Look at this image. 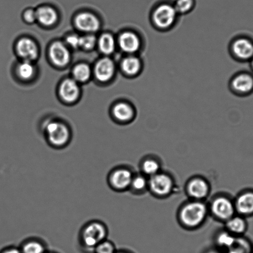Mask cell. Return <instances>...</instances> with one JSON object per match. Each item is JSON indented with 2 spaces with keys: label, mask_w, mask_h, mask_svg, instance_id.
Returning <instances> with one entry per match:
<instances>
[{
  "label": "cell",
  "mask_w": 253,
  "mask_h": 253,
  "mask_svg": "<svg viewBox=\"0 0 253 253\" xmlns=\"http://www.w3.org/2000/svg\"><path fill=\"white\" fill-rule=\"evenodd\" d=\"M109 230L102 220H89L81 227L78 237L79 249L83 253H93L101 242L108 239Z\"/></svg>",
  "instance_id": "6da1fadb"
},
{
  "label": "cell",
  "mask_w": 253,
  "mask_h": 253,
  "mask_svg": "<svg viewBox=\"0 0 253 253\" xmlns=\"http://www.w3.org/2000/svg\"><path fill=\"white\" fill-rule=\"evenodd\" d=\"M43 131L47 145L54 150H63L71 144V131L63 123L48 121L44 126Z\"/></svg>",
  "instance_id": "7a4b0ae2"
},
{
  "label": "cell",
  "mask_w": 253,
  "mask_h": 253,
  "mask_svg": "<svg viewBox=\"0 0 253 253\" xmlns=\"http://www.w3.org/2000/svg\"><path fill=\"white\" fill-rule=\"evenodd\" d=\"M207 214V208L202 201L195 200L186 203L181 208L179 218L185 227L195 229L204 222Z\"/></svg>",
  "instance_id": "3957f363"
},
{
  "label": "cell",
  "mask_w": 253,
  "mask_h": 253,
  "mask_svg": "<svg viewBox=\"0 0 253 253\" xmlns=\"http://www.w3.org/2000/svg\"><path fill=\"white\" fill-rule=\"evenodd\" d=\"M133 177L130 169L125 166H117L108 172L106 183L111 190L116 192H123L130 189Z\"/></svg>",
  "instance_id": "277c9868"
},
{
  "label": "cell",
  "mask_w": 253,
  "mask_h": 253,
  "mask_svg": "<svg viewBox=\"0 0 253 253\" xmlns=\"http://www.w3.org/2000/svg\"><path fill=\"white\" fill-rule=\"evenodd\" d=\"M178 12L173 4L162 2L155 7L152 12V21L160 29H167L174 24Z\"/></svg>",
  "instance_id": "5b68a950"
},
{
  "label": "cell",
  "mask_w": 253,
  "mask_h": 253,
  "mask_svg": "<svg viewBox=\"0 0 253 253\" xmlns=\"http://www.w3.org/2000/svg\"><path fill=\"white\" fill-rule=\"evenodd\" d=\"M148 187L157 197H167L172 192L174 182L169 175L160 172L150 177Z\"/></svg>",
  "instance_id": "8992f818"
},
{
  "label": "cell",
  "mask_w": 253,
  "mask_h": 253,
  "mask_svg": "<svg viewBox=\"0 0 253 253\" xmlns=\"http://www.w3.org/2000/svg\"><path fill=\"white\" fill-rule=\"evenodd\" d=\"M210 211L215 217L225 221L234 216L236 212L234 203L225 197L214 198L210 205Z\"/></svg>",
  "instance_id": "52a82bcc"
},
{
  "label": "cell",
  "mask_w": 253,
  "mask_h": 253,
  "mask_svg": "<svg viewBox=\"0 0 253 253\" xmlns=\"http://www.w3.org/2000/svg\"><path fill=\"white\" fill-rule=\"evenodd\" d=\"M188 194L195 200L202 201L209 194V184L202 177H195L188 183Z\"/></svg>",
  "instance_id": "ba28073f"
},
{
  "label": "cell",
  "mask_w": 253,
  "mask_h": 253,
  "mask_svg": "<svg viewBox=\"0 0 253 253\" xmlns=\"http://www.w3.org/2000/svg\"><path fill=\"white\" fill-rule=\"evenodd\" d=\"M19 248L22 253H47L50 250L46 240L37 237L27 238Z\"/></svg>",
  "instance_id": "9c48e42d"
},
{
  "label": "cell",
  "mask_w": 253,
  "mask_h": 253,
  "mask_svg": "<svg viewBox=\"0 0 253 253\" xmlns=\"http://www.w3.org/2000/svg\"><path fill=\"white\" fill-rule=\"evenodd\" d=\"M236 212L242 216L253 215V191L248 190L239 195L235 203Z\"/></svg>",
  "instance_id": "30bf717a"
},
{
  "label": "cell",
  "mask_w": 253,
  "mask_h": 253,
  "mask_svg": "<svg viewBox=\"0 0 253 253\" xmlns=\"http://www.w3.org/2000/svg\"><path fill=\"white\" fill-rule=\"evenodd\" d=\"M119 45L124 52L133 54L140 49L141 42L137 34L132 32H125L118 39Z\"/></svg>",
  "instance_id": "8fae6325"
},
{
  "label": "cell",
  "mask_w": 253,
  "mask_h": 253,
  "mask_svg": "<svg viewBox=\"0 0 253 253\" xmlns=\"http://www.w3.org/2000/svg\"><path fill=\"white\" fill-rule=\"evenodd\" d=\"M49 54L51 60L56 66H65L70 60V54L68 48L61 42H56L51 44Z\"/></svg>",
  "instance_id": "7c38bea8"
},
{
  "label": "cell",
  "mask_w": 253,
  "mask_h": 253,
  "mask_svg": "<svg viewBox=\"0 0 253 253\" xmlns=\"http://www.w3.org/2000/svg\"><path fill=\"white\" fill-rule=\"evenodd\" d=\"M77 27L81 31L96 32L100 27V22L98 17L89 12H81L75 18Z\"/></svg>",
  "instance_id": "4fadbf2b"
},
{
  "label": "cell",
  "mask_w": 253,
  "mask_h": 253,
  "mask_svg": "<svg viewBox=\"0 0 253 253\" xmlns=\"http://www.w3.org/2000/svg\"><path fill=\"white\" fill-rule=\"evenodd\" d=\"M232 51L238 58L247 60L253 58V43L247 39H237L232 44Z\"/></svg>",
  "instance_id": "5bb4252c"
},
{
  "label": "cell",
  "mask_w": 253,
  "mask_h": 253,
  "mask_svg": "<svg viewBox=\"0 0 253 253\" xmlns=\"http://www.w3.org/2000/svg\"><path fill=\"white\" fill-rule=\"evenodd\" d=\"M115 71V64L109 58L101 59L95 67L96 78L101 82L110 80L113 76Z\"/></svg>",
  "instance_id": "9a60e30c"
},
{
  "label": "cell",
  "mask_w": 253,
  "mask_h": 253,
  "mask_svg": "<svg viewBox=\"0 0 253 253\" xmlns=\"http://www.w3.org/2000/svg\"><path fill=\"white\" fill-rule=\"evenodd\" d=\"M17 51L20 56L28 61L36 59L38 54L36 43L29 39L20 40L17 44Z\"/></svg>",
  "instance_id": "2e32d148"
},
{
  "label": "cell",
  "mask_w": 253,
  "mask_h": 253,
  "mask_svg": "<svg viewBox=\"0 0 253 253\" xmlns=\"http://www.w3.org/2000/svg\"><path fill=\"white\" fill-rule=\"evenodd\" d=\"M79 88L76 82L72 79L63 81L59 87V95L66 102H73L78 98Z\"/></svg>",
  "instance_id": "e0dca14e"
},
{
  "label": "cell",
  "mask_w": 253,
  "mask_h": 253,
  "mask_svg": "<svg viewBox=\"0 0 253 253\" xmlns=\"http://www.w3.org/2000/svg\"><path fill=\"white\" fill-rule=\"evenodd\" d=\"M36 19L44 26H51L55 23L58 15L53 7L45 6L39 7L36 10Z\"/></svg>",
  "instance_id": "ac0fdd59"
},
{
  "label": "cell",
  "mask_w": 253,
  "mask_h": 253,
  "mask_svg": "<svg viewBox=\"0 0 253 253\" xmlns=\"http://www.w3.org/2000/svg\"><path fill=\"white\" fill-rule=\"evenodd\" d=\"M233 88L240 93H248L253 88V79L247 74H239L232 81Z\"/></svg>",
  "instance_id": "d6986e66"
},
{
  "label": "cell",
  "mask_w": 253,
  "mask_h": 253,
  "mask_svg": "<svg viewBox=\"0 0 253 253\" xmlns=\"http://www.w3.org/2000/svg\"><path fill=\"white\" fill-rule=\"evenodd\" d=\"M247 227V221L242 215H234L226 221L227 231L234 235L244 234Z\"/></svg>",
  "instance_id": "ffe728a7"
},
{
  "label": "cell",
  "mask_w": 253,
  "mask_h": 253,
  "mask_svg": "<svg viewBox=\"0 0 253 253\" xmlns=\"http://www.w3.org/2000/svg\"><path fill=\"white\" fill-rule=\"evenodd\" d=\"M114 118L121 123H127L132 120L134 110L128 103H120L115 106L113 110Z\"/></svg>",
  "instance_id": "44dd1931"
},
{
  "label": "cell",
  "mask_w": 253,
  "mask_h": 253,
  "mask_svg": "<svg viewBox=\"0 0 253 253\" xmlns=\"http://www.w3.org/2000/svg\"><path fill=\"white\" fill-rule=\"evenodd\" d=\"M142 67L140 59L137 57L130 56L126 57L121 63V68L126 75L133 76L140 72Z\"/></svg>",
  "instance_id": "7402d4cb"
},
{
  "label": "cell",
  "mask_w": 253,
  "mask_h": 253,
  "mask_svg": "<svg viewBox=\"0 0 253 253\" xmlns=\"http://www.w3.org/2000/svg\"><path fill=\"white\" fill-rule=\"evenodd\" d=\"M236 238L229 232H222L217 237V244L220 249L229 250L234 247L236 242Z\"/></svg>",
  "instance_id": "603a6c76"
},
{
  "label": "cell",
  "mask_w": 253,
  "mask_h": 253,
  "mask_svg": "<svg viewBox=\"0 0 253 253\" xmlns=\"http://www.w3.org/2000/svg\"><path fill=\"white\" fill-rule=\"evenodd\" d=\"M99 46L103 53L110 54L115 50V40L111 35L104 34L99 40Z\"/></svg>",
  "instance_id": "cb8c5ba5"
},
{
  "label": "cell",
  "mask_w": 253,
  "mask_h": 253,
  "mask_svg": "<svg viewBox=\"0 0 253 253\" xmlns=\"http://www.w3.org/2000/svg\"><path fill=\"white\" fill-rule=\"evenodd\" d=\"M142 170L145 174L150 176L154 175L160 172V165L158 161L153 158L146 159L142 163Z\"/></svg>",
  "instance_id": "d4e9b609"
},
{
  "label": "cell",
  "mask_w": 253,
  "mask_h": 253,
  "mask_svg": "<svg viewBox=\"0 0 253 253\" xmlns=\"http://www.w3.org/2000/svg\"><path fill=\"white\" fill-rule=\"evenodd\" d=\"M73 76L77 81H86L91 76V69L86 64H78L74 68Z\"/></svg>",
  "instance_id": "484cf974"
},
{
  "label": "cell",
  "mask_w": 253,
  "mask_h": 253,
  "mask_svg": "<svg viewBox=\"0 0 253 253\" xmlns=\"http://www.w3.org/2000/svg\"><path fill=\"white\" fill-rule=\"evenodd\" d=\"M17 73L20 78L25 79V80H28L34 76V66L30 63V61H25L17 67Z\"/></svg>",
  "instance_id": "4316f807"
},
{
  "label": "cell",
  "mask_w": 253,
  "mask_h": 253,
  "mask_svg": "<svg viewBox=\"0 0 253 253\" xmlns=\"http://www.w3.org/2000/svg\"><path fill=\"white\" fill-rule=\"evenodd\" d=\"M195 0H175V8L178 14H187L194 8Z\"/></svg>",
  "instance_id": "83f0119b"
},
{
  "label": "cell",
  "mask_w": 253,
  "mask_h": 253,
  "mask_svg": "<svg viewBox=\"0 0 253 253\" xmlns=\"http://www.w3.org/2000/svg\"><path fill=\"white\" fill-rule=\"evenodd\" d=\"M148 187V180L143 175H134L130 189L135 192H141Z\"/></svg>",
  "instance_id": "f1b7e54d"
},
{
  "label": "cell",
  "mask_w": 253,
  "mask_h": 253,
  "mask_svg": "<svg viewBox=\"0 0 253 253\" xmlns=\"http://www.w3.org/2000/svg\"><path fill=\"white\" fill-rule=\"evenodd\" d=\"M117 251L116 245L108 239L103 240L94 249L93 253H115Z\"/></svg>",
  "instance_id": "f546056e"
},
{
  "label": "cell",
  "mask_w": 253,
  "mask_h": 253,
  "mask_svg": "<svg viewBox=\"0 0 253 253\" xmlns=\"http://www.w3.org/2000/svg\"><path fill=\"white\" fill-rule=\"evenodd\" d=\"M96 39L93 36H86L80 38V46L85 49H91L95 46Z\"/></svg>",
  "instance_id": "4dcf8cb0"
},
{
  "label": "cell",
  "mask_w": 253,
  "mask_h": 253,
  "mask_svg": "<svg viewBox=\"0 0 253 253\" xmlns=\"http://www.w3.org/2000/svg\"><path fill=\"white\" fill-rule=\"evenodd\" d=\"M80 38L76 35H72L69 36L66 39L67 43L69 46L73 47V48H78L80 46Z\"/></svg>",
  "instance_id": "1f68e13d"
},
{
  "label": "cell",
  "mask_w": 253,
  "mask_h": 253,
  "mask_svg": "<svg viewBox=\"0 0 253 253\" xmlns=\"http://www.w3.org/2000/svg\"><path fill=\"white\" fill-rule=\"evenodd\" d=\"M24 19L29 22H33L36 20V11L34 9H29L26 10L24 14Z\"/></svg>",
  "instance_id": "d6a6232c"
},
{
  "label": "cell",
  "mask_w": 253,
  "mask_h": 253,
  "mask_svg": "<svg viewBox=\"0 0 253 253\" xmlns=\"http://www.w3.org/2000/svg\"><path fill=\"white\" fill-rule=\"evenodd\" d=\"M0 253H22L19 247L14 245H8V246L2 248L0 250Z\"/></svg>",
  "instance_id": "836d02e7"
},
{
  "label": "cell",
  "mask_w": 253,
  "mask_h": 253,
  "mask_svg": "<svg viewBox=\"0 0 253 253\" xmlns=\"http://www.w3.org/2000/svg\"><path fill=\"white\" fill-rule=\"evenodd\" d=\"M227 253H245L244 252H243L242 250L238 249V248L234 247L232 249L227 251Z\"/></svg>",
  "instance_id": "e575fe53"
},
{
  "label": "cell",
  "mask_w": 253,
  "mask_h": 253,
  "mask_svg": "<svg viewBox=\"0 0 253 253\" xmlns=\"http://www.w3.org/2000/svg\"><path fill=\"white\" fill-rule=\"evenodd\" d=\"M115 253H131L130 252L126 251V250H117V251Z\"/></svg>",
  "instance_id": "d590c367"
},
{
  "label": "cell",
  "mask_w": 253,
  "mask_h": 253,
  "mask_svg": "<svg viewBox=\"0 0 253 253\" xmlns=\"http://www.w3.org/2000/svg\"><path fill=\"white\" fill-rule=\"evenodd\" d=\"M47 253H59L57 252L56 251H53V250H49V252Z\"/></svg>",
  "instance_id": "8d00e7d4"
},
{
  "label": "cell",
  "mask_w": 253,
  "mask_h": 253,
  "mask_svg": "<svg viewBox=\"0 0 253 253\" xmlns=\"http://www.w3.org/2000/svg\"><path fill=\"white\" fill-rule=\"evenodd\" d=\"M252 64H253V63H252Z\"/></svg>",
  "instance_id": "74e56055"
},
{
  "label": "cell",
  "mask_w": 253,
  "mask_h": 253,
  "mask_svg": "<svg viewBox=\"0 0 253 253\" xmlns=\"http://www.w3.org/2000/svg\"><path fill=\"white\" fill-rule=\"evenodd\" d=\"M252 253H253V250H252Z\"/></svg>",
  "instance_id": "f35d334b"
}]
</instances>
